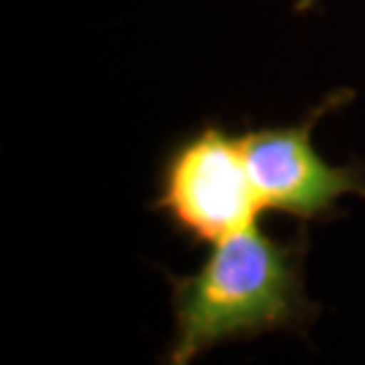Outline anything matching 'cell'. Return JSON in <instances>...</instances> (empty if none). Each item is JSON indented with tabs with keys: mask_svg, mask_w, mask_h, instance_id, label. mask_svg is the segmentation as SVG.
I'll use <instances>...</instances> for the list:
<instances>
[{
	"mask_svg": "<svg viewBox=\"0 0 365 365\" xmlns=\"http://www.w3.org/2000/svg\"><path fill=\"white\" fill-rule=\"evenodd\" d=\"M349 98V90L333 92L298 125L241 133L244 157L262 209L287 214L306 225L336 217L341 197H365L363 165H333L314 146L317 122Z\"/></svg>",
	"mask_w": 365,
	"mask_h": 365,
	"instance_id": "3",
	"label": "cell"
},
{
	"mask_svg": "<svg viewBox=\"0 0 365 365\" xmlns=\"http://www.w3.org/2000/svg\"><path fill=\"white\" fill-rule=\"evenodd\" d=\"M309 3H314V0H300V6H309Z\"/></svg>",
	"mask_w": 365,
	"mask_h": 365,
	"instance_id": "4",
	"label": "cell"
},
{
	"mask_svg": "<svg viewBox=\"0 0 365 365\" xmlns=\"http://www.w3.org/2000/svg\"><path fill=\"white\" fill-rule=\"evenodd\" d=\"M176 233L209 244L252 227L262 200L252 182L241 135L220 125H203L173 144L163 165L152 203Z\"/></svg>",
	"mask_w": 365,
	"mask_h": 365,
	"instance_id": "2",
	"label": "cell"
},
{
	"mask_svg": "<svg viewBox=\"0 0 365 365\" xmlns=\"http://www.w3.org/2000/svg\"><path fill=\"white\" fill-rule=\"evenodd\" d=\"M306 252L303 233L282 241L252 225L217 241L192 274H165L173 333L160 365H195L230 341L306 336L319 317L306 292Z\"/></svg>",
	"mask_w": 365,
	"mask_h": 365,
	"instance_id": "1",
	"label": "cell"
}]
</instances>
